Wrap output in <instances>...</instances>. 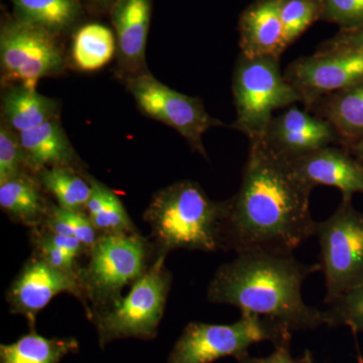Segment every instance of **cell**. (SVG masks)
<instances>
[{
  "instance_id": "6da1fadb",
  "label": "cell",
  "mask_w": 363,
  "mask_h": 363,
  "mask_svg": "<svg viewBox=\"0 0 363 363\" xmlns=\"http://www.w3.org/2000/svg\"><path fill=\"white\" fill-rule=\"evenodd\" d=\"M313 189L262 140L250 142L240 190L229 199L227 250L293 253L316 233Z\"/></svg>"
},
{
  "instance_id": "7a4b0ae2",
  "label": "cell",
  "mask_w": 363,
  "mask_h": 363,
  "mask_svg": "<svg viewBox=\"0 0 363 363\" xmlns=\"http://www.w3.org/2000/svg\"><path fill=\"white\" fill-rule=\"evenodd\" d=\"M320 271L319 262L303 264L293 253H238L215 272L207 298L238 308L241 316L271 320L292 333L311 330L326 325L325 311L306 304L302 286Z\"/></svg>"
},
{
  "instance_id": "3957f363",
  "label": "cell",
  "mask_w": 363,
  "mask_h": 363,
  "mask_svg": "<svg viewBox=\"0 0 363 363\" xmlns=\"http://www.w3.org/2000/svg\"><path fill=\"white\" fill-rule=\"evenodd\" d=\"M229 200L210 199L201 186L185 180L162 189L143 218L152 229L159 253L172 250H227Z\"/></svg>"
},
{
  "instance_id": "277c9868",
  "label": "cell",
  "mask_w": 363,
  "mask_h": 363,
  "mask_svg": "<svg viewBox=\"0 0 363 363\" xmlns=\"http://www.w3.org/2000/svg\"><path fill=\"white\" fill-rule=\"evenodd\" d=\"M236 118L234 130L247 135L250 142L264 135L274 112L303 104L297 88L281 73V58L250 57L240 54L233 79Z\"/></svg>"
},
{
  "instance_id": "5b68a950",
  "label": "cell",
  "mask_w": 363,
  "mask_h": 363,
  "mask_svg": "<svg viewBox=\"0 0 363 363\" xmlns=\"http://www.w3.org/2000/svg\"><path fill=\"white\" fill-rule=\"evenodd\" d=\"M149 245L135 234H100L90 259L80 269L87 316L105 311L121 298V291L147 271Z\"/></svg>"
},
{
  "instance_id": "8992f818",
  "label": "cell",
  "mask_w": 363,
  "mask_h": 363,
  "mask_svg": "<svg viewBox=\"0 0 363 363\" xmlns=\"http://www.w3.org/2000/svg\"><path fill=\"white\" fill-rule=\"evenodd\" d=\"M166 257L164 253H159L125 297L90 318L96 327L100 348L104 350L107 344L121 339L152 340L157 337L172 284Z\"/></svg>"
},
{
  "instance_id": "52a82bcc",
  "label": "cell",
  "mask_w": 363,
  "mask_h": 363,
  "mask_svg": "<svg viewBox=\"0 0 363 363\" xmlns=\"http://www.w3.org/2000/svg\"><path fill=\"white\" fill-rule=\"evenodd\" d=\"M292 332L257 316H241L233 324L191 322L169 353L167 363H213L221 358L238 362L250 357L253 344L269 341L274 346L291 343Z\"/></svg>"
},
{
  "instance_id": "ba28073f",
  "label": "cell",
  "mask_w": 363,
  "mask_h": 363,
  "mask_svg": "<svg viewBox=\"0 0 363 363\" xmlns=\"http://www.w3.org/2000/svg\"><path fill=\"white\" fill-rule=\"evenodd\" d=\"M315 235L328 305L363 286V212L342 200L328 219L317 222Z\"/></svg>"
},
{
  "instance_id": "9c48e42d",
  "label": "cell",
  "mask_w": 363,
  "mask_h": 363,
  "mask_svg": "<svg viewBox=\"0 0 363 363\" xmlns=\"http://www.w3.org/2000/svg\"><path fill=\"white\" fill-rule=\"evenodd\" d=\"M58 38L6 16L0 28L2 81L11 85L37 88L40 79L63 70V52Z\"/></svg>"
},
{
  "instance_id": "30bf717a",
  "label": "cell",
  "mask_w": 363,
  "mask_h": 363,
  "mask_svg": "<svg viewBox=\"0 0 363 363\" xmlns=\"http://www.w3.org/2000/svg\"><path fill=\"white\" fill-rule=\"evenodd\" d=\"M126 85L143 114L178 131L193 149L207 157L203 135L224 124L208 113L200 98L171 89L147 71L130 76Z\"/></svg>"
},
{
  "instance_id": "8fae6325",
  "label": "cell",
  "mask_w": 363,
  "mask_h": 363,
  "mask_svg": "<svg viewBox=\"0 0 363 363\" xmlns=\"http://www.w3.org/2000/svg\"><path fill=\"white\" fill-rule=\"evenodd\" d=\"M285 77L298 90L306 108L363 79V49L336 35L314 55L296 60Z\"/></svg>"
},
{
  "instance_id": "7c38bea8",
  "label": "cell",
  "mask_w": 363,
  "mask_h": 363,
  "mask_svg": "<svg viewBox=\"0 0 363 363\" xmlns=\"http://www.w3.org/2000/svg\"><path fill=\"white\" fill-rule=\"evenodd\" d=\"M80 271V269H79ZM70 294L84 302L79 272L61 271L38 255L30 257L7 291L11 313L26 318L35 330L38 314L59 294Z\"/></svg>"
},
{
  "instance_id": "4fadbf2b",
  "label": "cell",
  "mask_w": 363,
  "mask_h": 363,
  "mask_svg": "<svg viewBox=\"0 0 363 363\" xmlns=\"http://www.w3.org/2000/svg\"><path fill=\"white\" fill-rule=\"evenodd\" d=\"M259 140L272 154L288 162L330 145H342L337 131L328 121L307 108H298L296 104L274 116L266 133Z\"/></svg>"
},
{
  "instance_id": "5bb4252c",
  "label": "cell",
  "mask_w": 363,
  "mask_h": 363,
  "mask_svg": "<svg viewBox=\"0 0 363 363\" xmlns=\"http://www.w3.org/2000/svg\"><path fill=\"white\" fill-rule=\"evenodd\" d=\"M290 162L297 175L313 188H337L343 201L363 195V164L342 145H330Z\"/></svg>"
},
{
  "instance_id": "9a60e30c",
  "label": "cell",
  "mask_w": 363,
  "mask_h": 363,
  "mask_svg": "<svg viewBox=\"0 0 363 363\" xmlns=\"http://www.w3.org/2000/svg\"><path fill=\"white\" fill-rule=\"evenodd\" d=\"M152 11V0H117L109 11L119 61L130 76L145 72Z\"/></svg>"
},
{
  "instance_id": "2e32d148",
  "label": "cell",
  "mask_w": 363,
  "mask_h": 363,
  "mask_svg": "<svg viewBox=\"0 0 363 363\" xmlns=\"http://www.w3.org/2000/svg\"><path fill=\"white\" fill-rule=\"evenodd\" d=\"M240 54L281 58L288 49L279 0H255L241 13L238 21Z\"/></svg>"
},
{
  "instance_id": "e0dca14e",
  "label": "cell",
  "mask_w": 363,
  "mask_h": 363,
  "mask_svg": "<svg viewBox=\"0 0 363 363\" xmlns=\"http://www.w3.org/2000/svg\"><path fill=\"white\" fill-rule=\"evenodd\" d=\"M26 169L35 174L52 167H73L77 155L58 119H51L33 130L18 133Z\"/></svg>"
},
{
  "instance_id": "ac0fdd59",
  "label": "cell",
  "mask_w": 363,
  "mask_h": 363,
  "mask_svg": "<svg viewBox=\"0 0 363 363\" xmlns=\"http://www.w3.org/2000/svg\"><path fill=\"white\" fill-rule=\"evenodd\" d=\"M307 109L328 121L342 147H350L363 138V79L322 97Z\"/></svg>"
},
{
  "instance_id": "d6986e66",
  "label": "cell",
  "mask_w": 363,
  "mask_h": 363,
  "mask_svg": "<svg viewBox=\"0 0 363 363\" xmlns=\"http://www.w3.org/2000/svg\"><path fill=\"white\" fill-rule=\"evenodd\" d=\"M13 16L21 23L55 37L75 32L85 13L83 0H9Z\"/></svg>"
},
{
  "instance_id": "ffe728a7",
  "label": "cell",
  "mask_w": 363,
  "mask_h": 363,
  "mask_svg": "<svg viewBox=\"0 0 363 363\" xmlns=\"http://www.w3.org/2000/svg\"><path fill=\"white\" fill-rule=\"evenodd\" d=\"M2 121L16 133L33 130L55 118L58 104L35 88L11 86L2 96Z\"/></svg>"
},
{
  "instance_id": "44dd1931",
  "label": "cell",
  "mask_w": 363,
  "mask_h": 363,
  "mask_svg": "<svg viewBox=\"0 0 363 363\" xmlns=\"http://www.w3.org/2000/svg\"><path fill=\"white\" fill-rule=\"evenodd\" d=\"M42 186L28 174L21 173L0 183V207L13 221L28 227L44 223L50 206L43 195Z\"/></svg>"
},
{
  "instance_id": "7402d4cb",
  "label": "cell",
  "mask_w": 363,
  "mask_h": 363,
  "mask_svg": "<svg viewBox=\"0 0 363 363\" xmlns=\"http://www.w3.org/2000/svg\"><path fill=\"white\" fill-rule=\"evenodd\" d=\"M79 348L76 338H47L30 330L13 343L0 345V363H60Z\"/></svg>"
},
{
  "instance_id": "603a6c76",
  "label": "cell",
  "mask_w": 363,
  "mask_h": 363,
  "mask_svg": "<svg viewBox=\"0 0 363 363\" xmlns=\"http://www.w3.org/2000/svg\"><path fill=\"white\" fill-rule=\"evenodd\" d=\"M117 52L116 38L111 28L98 23L76 28L72 42V59L81 71L94 72L106 66Z\"/></svg>"
},
{
  "instance_id": "cb8c5ba5",
  "label": "cell",
  "mask_w": 363,
  "mask_h": 363,
  "mask_svg": "<svg viewBox=\"0 0 363 363\" xmlns=\"http://www.w3.org/2000/svg\"><path fill=\"white\" fill-rule=\"evenodd\" d=\"M37 175L40 185L54 196L58 206L71 211H84L91 195V184L73 167H52Z\"/></svg>"
},
{
  "instance_id": "d4e9b609",
  "label": "cell",
  "mask_w": 363,
  "mask_h": 363,
  "mask_svg": "<svg viewBox=\"0 0 363 363\" xmlns=\"http://www.w3.org/2000/svg\"><path fill=\"white\" fill-rule=\"evenodd\" d=\"M279 9L288 47L321 21L323 13L322 0H279Z\"/></svg>"
},
{
  "instance_id": "484cf974",
  "label": "cell",
  "mask_w": 363,
  "mask_h": 363,
  "mask_svg": "<svg viewBox=\"0 0 363 363\" xmlns=\"http://www.w3.org/2000/svg\"><path fill=\"white\" fill-rule=\"evenodd\" d=\"M325 319L328 326H348L354 332H363V286L354 289L328 304Z\"/></svg>"
},
{
  "instance_id": "4316f807",
  "label": "cell",
  "mask_w": 363,
  "mask_h": 363,
  "mask_svg": "<svg viewBox=\"0 0 363 363\" xmlns=\"http://www.w3.org/2000/svg\"><path fill=\"white\" fill-rule=\"evenodd\" d=\"M18 133L2 121L0 125V183L25 173Z\"/></svg>"
},
{
  "instance_id": "83f0119b",
  "label": "cell",
  "mask_w": 363,
  "mask_h": 363,
  "mask_svg": "<svg viewBox=\"0 0 363 363\" xmlns=\"http://www.w3.org/2000/svg\"><path fill=\"white\" fill-rule=\"evenodd\" d=\"M321 21L339 26L340 30L363 28V0H322Z\"/></svg>"
},
{
  "instance_id": "f1b7e54d",
  "label": "cell",
  "mask_w": 363,
  "mask_h": 363,
  "mask_svg": "<svg viewBox=\"0 0 363 363\" xmlns=\"http://www.w3.org/2000/svg\"><path fill=\"white\" fill-rule=\"evenodd\" d=\"M93 225L101 234H135V224L130 220L125 208L116 194H112L111 199L104 209L89 217Z\"/></svg>"
},
{
  "instance_id": "f546056e",
  "label": "cell",
  "mask_w": 363,
  "mask_h": 363,
  "mask_svg": "<svg viewBox=\"0 0 363 363\" xmlns=\"http://www.w3.org/2000/svg\"><path fill=\"white\" fill-rule=\"evenodd\" d=\"M32 240L35 245V255L44 259L50 266L68 272H79L76 267V257L65 252L47 238L40 227L33 228Z\"/></svg>"
},
{
  "instance_id": "4dcf8cb0",
  "label": "cell",
  "mask_w": 363,
  "mask_h": 363,
  "mask_svg": "<svg viewBox=\"0 0 363 363\" xmlns=\"http://www.w3.org/2000/svg\"><path fill=\"white\" fill-rule=\"evenodd\" d=\"M50 211L68 224L73 235L90 252L91 250L94 247L95 243L97 242L99 234L93 225L89 216L84 212L71 211V210L63 209L58 205L50 206Z\"/></svg>"
},
{
  "instance_id": "1f68e13d",
  "label": "cell",
  "mask_w": 363,
  "mask_h": 363,
  "mask_svg": "<svg viewBox=\"0 0 363 363\" xmlns=\"http://www.w3.org/2000/svg\"><path fill=\"white\" fill-rule=\"evenodd\" d=\"M238 363H300V360L293 357L290 350V343L274 346V351L266 357H247Z\"/></svg>"
},
{
  "instance_id": "d6a6232c",
  "label": "cell",
  "mask_w": 363,
  "mask_h": 363,
  "mask_svg": "<svg viewBox=\"0 0 363 363\" xmlns=\"http://www.w3.org/2000/svg\"><path fill=\"white\" fill-rule=\"evenodd\" d=\"M117 0H83L85 9L94 13H105L111 11Z\"/></svg>"
},
{
  "instance_id": "836d02e7",
  "label": "cell",
  "mask_w": 363,
  "mask_h": 363,
  "mask_svg": "<svg viewBox=\"0 0 363 363\" xmlns=\"http://www.w3.org/2000/svg\"><path fill=\"white\" fill-rule=\"evenodd\" d=\"M363 164V138L346 147Z\"/></svg>"
},
{
  "instance_id": "e575fe53",
  "label": "cell",
  "mask_w": 363,
  "mask_h": 363,
  "mask_svg": "<svg viewBox=\"0 0 363 363\" xmlns=\"http://www.w3.org/2000/svg\"><path fill=\"white\" fill-rule=\"evenodd\" d=\"M298 360H300V363H315L312 353L309 352V351H306L304 355H303L302 357L298 358Z\"/></svg>"
},
{
  "instance_id": "d590c367",
  "label": "cell",
  "mask_w": 363,
  "mask_h": 363,
  "mask_svg": "<svg viewBox=\"0 0 363 363\" xmlns=\"http://www.w3.org/2000/svg\"><path fill=\"white\" fill-rule=\"evenodd\" d=\"M358 363H363V358L358 355Z\"/></svg>"
}]
</instances>
